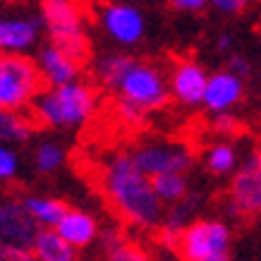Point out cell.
Returning <instances> with one entry per match:
<instances>
[{
  "label": "cell",
  "mask_w": 261,
  "mask_h": 261,
  "mask_svg": "<svg viewBox=\"0 0 261 261\" xmlns=\"http://www.w3.org/2000/svg\"><path fill=\"white\" fill-rule=\"evenodd\" d=\"M94 77L98 87L115 96V113L125 125H144V120L166 108L170 98L166 74L125 53L101 56L94 63Z\"/></svg>",
  "instance_id": "6da1fadb"
},
{
  "label": "cell",
  "mask_w": 261,
  "mask_h": 261,
  "mask_svg": "<svg viewBox=\"0 0 261 261\" xmlns=\"http://www.w3.org/2000/svg\"><path fill=\"white\" fill-rule=\"evenodd\" d=\"M98 185L113 214L125 225L159 232L168 208L153 190V180L137 166L129 151H113L101 161Z\"/></svg>",
  "instance_id": "7a4b0ae2"
},
{
  "label": "cell",
  "mask_w": 261,
  "mask_h": 261,
  "mask_svg": "<svg viewBox=\"0 0 261 261\" xmlns=\"http://www.w3.org/2000/svg\"><path fill=\"white\" fill-rule=\"evenodd\" d=\"M98 108V94L87 82H72L65 87H46L36 96L29 115L39 127L70 132L80 129L94 118Z\"/></svg>",
  "instance_id": "3957f363"
},
{
  "label": "cell",
  "mask_w": 261,
  "mask_h": 261,
  "mask_svg": "<svg viewBox=\"0 0 261 261\" xmlns=\"http://www.w3.org/2000/svg\"><path fill=\"white\" fill-rule=\"evenodd\" d=\"M43 91V77L36 60L29 56L0 58V108L24 113Z\"/></svg>",
  "instance_id": "277c9868"
},
{
  "label": "cell",
  "mask_w": 261,
  "mask_h": 261,
  "mask_svg": "<svg viewBox=\"0 0 261 261\" xmlns=\"http://www.w3.org/2000/svg\"><path fill=\"white\" fill-rule=\"evenodd\" d=\"M41 19L46 27L48 43L63 48L65 53L84 63L89 39L80 8L72 0H41Z\"/></svg>",
  "instance_id": "5b68a950"
},
{
  "label": "cell",
  "mask_w": 261,
  "mask_h": 261,
  "mask_svg": "<svg viewBox=\"0 0 261 261\" xmlns=\"http://www.w3.org/2000/svg\"><path fill=\"white\" fill-rule=\"evenodd\" d=\"M232 232L221 218H197L182 230L175 252L182 261H216L228 256Z\"/></svg>",
  "instance_id": "8992f818"
},
{
  "label": "cell",
  "mask_w": 261,
  "mask_h": 261,
  "mask_svg": "<svg viewBox=\"0 0 261 261\" xmlns=\"http://www.w3.org/2000/svg\"><path fill=\"white\" fill-rule=\"evenodd\" d=\"M132 159L151 180L159 175L168 173H185L190 175L194 168V151L182 142H170V139H149L139 142L132 149Z\"/></svg>",
  "instance_id": "52a82bcc"
},
{
  "label": "cell",
  "mask_w": 261,
  "mask_h": 261,
  "mask_svg": "<svg viewBox=\"0 0 261 261\" xmlns=\"http://www.w3.org/2000/svg\"><path fill=\"white\" fill-rule=\"evenodd\" d=\"M225 206L232 218L261 216V149L249 151L238 173L230 177Z\"/></svg>",
  "instance_id": "ba28073f"
},
{
  "label": "cell",
  "mask_w": 261,
  "mask_h": 261,
  "mask_svg": "<svg viewBox=\"0 0 261 261\" xmlns=\"http://www.w3.org/2000/svg\"><path fill=\"white\" fill-rule=\"evenodd\" d=\"M41 232L22 204V194H10L0 204V254L5 252H32L34 240Z\"/></svg>",
  "instance_id": "9c48e42d"
},
{
  "label": "cell",
  "mask_w": 261,
  "mask_h": 261,
  "mask_svg": "<svg viewBox=\"0 0 261 261\" xmlns=\"http://www.w3.org/2000/svg\"><path fill=\"white\" fill-rule=\"evenodd\" d=\"M101 27L106 36L118 46L132 48L146 34V17L142 10L129 3H108L101 10Z\"/></svg>",
  "instance_id": "30bf717a"
},
{
  "label": "cell",
  "mask_w": 261,
  "mask_h": 261,
  "mask_svg": "<svg viewBox=\"0 0 261 261\" xmlns=\"http://www.w3.org/2000/svg\"><path fill=\"white\" fill-rule=\"evenodd\" d=\"M43 19L34 12H12L0 19V50L3 56H27L41 39Z\"/></svg>",
  "instance_id": "8fae6325"
},
{
  "label": "cell",
  "mask_w": 261,
  "mask_h": 261,
  "mask_svg": "<svg viewBox=\"0 0 261 261\" xmlns=\"http://www.w3.org/2000/svg\"><path fill=\"white\" fill-rule=\"evenodd\" d=\"M208 77L211 74H206V70L197 60H177L170 67V74H168L170 98L177 101L180 106H187V108L201 106Z\"/></svg>",
  "instance_id": "7c38bea8"
},
{
  "label": "cell",
  "mask_w": 261,
  "mask_h": 261,
  "mask_svg": "<svg viewBox=\"0 0 261 261\" xmlns=\"http://www.w3.org/2000/svg\"><path fill=\"white\" fill-rule=\"evenodd\" d=\"M245 96V80L232 74L230 70H218L208 77L204 94V111L214 118V115H225V113H235Z\"/></svg>",
  "instance_id": "4fadbf2b"
},
{
  "label": "cell",
  "mask_w": 261,
  "mask_h": 261,
  "mask_svg": "<svg viewBox=\"0 0 261 261\" xmlns=\"http://www.w3.org/2000/svg\"><path fill=\"white\" fill-rule=\"evenodd\" d=\"M36 65H39L46 87H65V84H72V82H80L82 60L65 53L63 48L53 46V43H43L39 48Z\"/></svg>",
  "instance_id": "5bb4252c"
},
{
  "label": "cell",
  "mask_w": 261,
  "mask_h": 261,
  "mask_svg": "<svg viewBox=\"0 0 261 261\" xmlns=\"http://www.w3.org/2000/svg\"><path fill=\"white\" fill-rule=\"evenodd\" d=\"M60 238L72 245L77 252L87 249L101 238V225L96 221L94 214L82 211V208H67V214L63 216V221L58 223V228H53Z\"/></svg>",
  "instance_id": "9a60e30c"
},
{
  "label": "cell",
  "mask_w": 261,
  "mask_h": 261,
  "mask_svg": "<svg viewBox=\"0 0 261 261\" xmlns=\"http://www.w3.org/2000/svg\"><path fill=\"white\" fill-rule=\"evenodd\" d=\"M101 254L103 261H153V254L144 245L122 235L120 228H103L101 232Z\"/></svg>",
  "instance_id": "2e32d148"
},
{
  "label": "cell",
  "mask_w": 261,
  "mask_h": 261,
  "mask_svg": "<svg viewBox=\"0 0 261 261\" xmlns=\"http://www.w3.org/2000/svg\"><path fill=\"white\" fill-rule=\"evenodd\" d=\"M201 163H204L206 173L214 175V177H225V175L238 173V168L242 166V159H240L238 146L228 139H218V142L208 144L201 156Z\"/></svg>",
  "instance_id": "e0dca14e"
},
{
  "label": "cell",
  "mask_w": 261,
  "mask_h": 261,
  "mask_svg": "<svg viewBox=\"0 0 261 261\" xmlns=\"http://www.w3.org/2000/svg\"><path fill=\"white\" fill-rule=\"evenodd\" d=\"M22 204L29 216L39 223V228H58V223L63 221V216L70 208L65 201L48 194H22Z\"/></svg>",
  "instance_id": "ac0fdd59"
},
{
  "label": "cell",
  "mask_w": 261,
  "mask_h": 261,
  "mask_svg": "<svg viewBox=\"0 0 261 261\" xmlns=\"http://www.w3.org/2000/svg\"><path fill=\"white\" fill-rule=\"evenodd\" d=\"M32 254L36 261H77V249L67 245L53 228H41L34 240Z\"/></svg>",
  "instance_id": "d6986e66"
},
{
  "label": "cell",
  "mask_w": 261,
  "mask_h": 261,
  "mask_svg": "<svg viewBox=\"0 0 261 261\" xmlns=\"http://www.w3.org/2000/svg\"><path fill=\"white\" fill-rule=\"evenodd\" d=\"M65 161H67V151H65L63 142H58V139H39L34 144L32 166L36 173L53 175L65 166Z\"/></svg>",
  "instance_id": "ffe728a7"
},
{
  "label": "cell",
  "mask_w": 261,
  "mask_h": 261,
  "mask_svg": "<svg viewBox=\"0 0 261 261\" xmlns=\"http://www.w3.org/2000/svg\"><path fill=\"white\" fill-rule=\"evenodd\" d=\"M34 122L32 115H24V113H12V111H3L0 113V139L8 146H17V144H27L34 135Z\"/></svg>",
  "instance_id": "44dd1931"
},
{
  "label": "cell",
  "mask_w": 261,
  "mask_h": 261,
  "mask_svg": "<svg viewBox=\"0 0 261 261\" xmlns=\"http://www.w3.org/2000/svg\"><path fill=\"white\" fill-rule=\"evenodd\" d=\"M153 190L159 194V199L168 206L180 204L182 199H187L192 194L190 187V175L185 173H168V175H159L153 177Z\"/></svg>",
  "instance_id": "7402d4cb"
},
{
  "label": "cell",
  "mask_w": 261,
  "mask_h": 261,
  "mask_svg": "<svg viewBox=\"0 0 261 261\" xmlns=\"http://www.w3.org/2000/svg\"><path fill=\"white\" fill-rule=\"evenodd\" d=\"M19 168H22L19 153H17L12 146L3 144V146H0V180L12 182L17 175H19Z\"/></svg>",
  "instance_id": "603a6c76"
},
{
  "label": "cell",
  "mask_w": 261,
  "mask_h": 261,
  "mask_svg": "<svg viewBox=\"0 0 261 261\" xmlns=\"http://www.w3.org/2000/svg\"><path fill=\"white\" fill-rule=\"evenodd\" d=\"M252 5V0H211V8L221 15H240Z\"/></svg>",
  "instance_id": "cb8c5ba5"
},
{
  "label": "cell",
  "mask_w": 261,
  "mask_h": 261,
  "mask_svg": "<svg viewBox=\"0 0 261 261\" xmlns=\"http://www.w3.org/2000/svg\"><path fill=\"white\" fill-rule=\"evenodd\" d=\"M211 127H214L218 135H230V132H235V127H238V118H235V113L214 115V118H211Z\"/></svg>",
  "instance_id": "d4e9b609"
},
{
  "label": "cell",
  "mask_w": 261,
  "mask_h": 261,
  "mask_svg": "<svg viewBox=\"0 0 261 261\" xmlns=\"http://www.w3.org/2000/svg\"><path fill=\"white\" fill-rule=\"evenodd\" d=\"M228 70L232 72V74L242 77V80H247V77H249V72H252V65H249V60H247L245 56L232 53V56L228 58Z\"/></svg>",
  "instance_id": "484cf974"
},
{
  "label": "cell",
  "mask_w": 261,
  "mask_h": 261,
  "mask_svg": "<svg viewBox=\"0 0 261 261\" xmlns=\"http://www.w3.org/2000/svg\"><path fill=\"white\" fill-rule=\"evenodd\" d=\"M206 5H211V0H170V8L177 12H201Z\"/></svg>",
  "instance_id": "4316f807"
},
{
  "label": "cell",
  "mask_w": 261,
  "mask_h": 261,
  "mask_svg": "<svg viewBox=\"0 0 261 261\" xmlns=\"http://www.w3.org/2000/svg\"><path fill=\"white\" fill-rule=\"evenodd\" d=\"M153 261H182V256L175 249H168V247H159V252L153 254Z\"/></svg>",
  "instance_id": "83f0119b"
},
{
  "label": "cell",
  "mask_w": 261,
  "mask_h": 261,
  "mask_svg": "<svg viewBox=\"0 0 261 261\" xmlns=\"http://www.w3.org/2000/svg\"><path fill=\"white\" fill-rule=\"evenodd\" d=\"M0 256H3V261H36L32 252H5Z\"/></svg>",
  "instance_id": "f1b7e54d"
},
{
  "label": "cell",
  "mask_w": 261,
  "mask_h": 261,
  "mask_svg": "<svg viewBox=\"0 0 261 261\" xmlns=\"http://www.w3.org/2000/svg\"><path fill=\"white\" fill-rule=\"evenodd\" d=\"M216 48H218V50H232V39H230L228 34H221V36L216 39Z\"/></svg>",
  "instance_id": "f546056e"
},
{
  "label": "cell",
  "mask_w": 261,
  "mask_h": 261,
  "mask_svg": "<svg viewBox=\"0 0 261 261\" xmlns=\"http://www.w3.org/2000/svg\"><path fill=\"white\" fill-rule=\"evenodd\" d=\"M216 261H230V256H223V259H216Z\"/></svg>",
  "instance_id": "4dcf8cb0"
}]
</instances>
